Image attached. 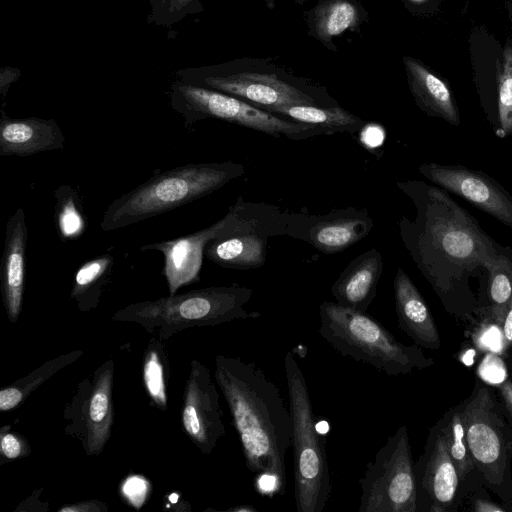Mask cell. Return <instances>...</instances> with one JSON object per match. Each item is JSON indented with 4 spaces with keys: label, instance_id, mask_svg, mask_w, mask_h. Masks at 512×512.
<instances>
[{
    "label": "cell",
    "instance_id": "6da1fadb",
    "mask_svg": "<svg viewBox=\"0 0 512 512\" xmlns=\"http://www.w3.org/2000/svg\"><path fill=\"white\" fill-rule=\"evenodd\" d=\"M413 200L416 219L402 221V238L419 270L439 293L488 269L501 251L478 221L441 187L411 181L399 184Z\"/></svg>",
    "mask_w": 512,
    "mask_h": 512
},
{
    "label": "cell",
    "instance_id": "7a4b0ae2",
    "mask_svg": "<svg viewBox=\"0 0 512 512\" xmlns=\"http://www.w3.org/2000/svg\"><path fill=\"white\" fill-rule=\"evenodd\" d=\"M214 378L228 405L250 472L286 489V453L291 445L290 410L276 384L253 361L217 355Z\"/></svg>",
    "mask_w": 512,
    "mask_h": 512
},
{
    "label": "cell",
    "instance_id": "3957f363",
    "mask_svg": "<svg viewBox=\"0 0 512 512\" xmlns=\"http://www.w3.org/2000/svg\"><path fill=\"white\" fill-rule=\"evenodd\" d=\"M234 162L189 163L156 172L107 207L100 227L109 232L163 214L220 189L242 175Z\"/></svg>",
    "mask_w": 512,
    "mask_h": 512
},
{
    "label": "cell",
    "instance_id": "277c9868",
    "mask_svg": "<svg viewBox=\"0 0 512 512\" xmlns=\"http://www.w3.org/2000/svg\"><path fill=\"white\" fill-rule=\"evenodd\" d=\"M252 295L253 289L238 284L207 287L129 304L116 311L112 320L136 323L166 341L190 328L259 318V312L245 309Z\"/></svg>",
    "mask_w": 512,
    "mask_h": 512
},
{
    "label": "cell",
    "instance_id": "5b68a950",
    "mask_svg": "<svg viewBox=\"0 0 512 512\" xmlns=\"http://www.w3.org/2000/svg\"><path fill=\"white\" fill-rule=\"evenodd\" d=\"M319 315L321 337L345 357L367 363L389 376L406 374L429 364L418 348L399 342L366 312L324 301Z\"/></svg>",
    "mask_w": 512,
    "mask_h": 512
},
{
    "label": "cell",
    "instance_id": "8992f818",
    "mask_svg": "<svg viewBox=\"0 0 512 512\" xmlns=\"http://www.w3.org/2000/svg\"><path fill=\"white\" fill-rule=\"evenodd\" d=\"M292 419L294 497L298 512H322L331 493L325 439L317 429L308 385L293 353L284 358Z\"/></svg>",
    "mask_w": 512,
    "mask_h": 512
},
{
    "label": "cell",
    "instance_id": "52a82bcc",
    "mask_svg": "<svg viewBox=\"0 0 512 512\" xmlns=\"http://www.w3.org/2000/svg\"><path fill=\"white\" fill-rule=\"evenodd\" d=\"M170 105L183 117L186 127L200 120L216 118L294 140L329 133L318 125L284 119L238 97L182 80L170 89Z\"/></svg>",
    "mask_w": 512,
    "mask_h": 512
},
{
    "label": "cell",
    "instance_id": "ba28073f",
    "mask_svg": "<svg viewBox=\"0 0 512 512\" xmlns=\"http://www.w3.org/2000/svg\"><path fill=\"white\" fill-rule=\"evenodd\" d=\"M359 512H415L417 487L407 429L401 426L359 480Z\"/></svg>",
    "mask_w": 512,
    "mask_h": 512
},
{
    "label": "cell",
    "instance_id": "9c48e42d",
    "mask_svg": "<svg viewBox=\"0 0 512 512\" xmlns=\"http://www.w3.org/2000/svg\"><path fill=\"white\" fill-rule=\"evenodd\" d=\"M114 369L113 359L103 362L78 384L64 410V431L80 442L87 456L100 455L112 435Z\"/></svg>",
    "mask_w": 512,
    "mask_h": 512
},
{
    "label": "cell",
    "instance_id": "30bf717a",
    "mask_svg": "<svg viewBox=\"0 0 512 512\" xmlns=\"http://www.w3.org/2000/svg\"><path fill=\"white\" fill-rule=\"evenodd\" d=\"M181 425L185 435L204 455L211 454L225 435L216 385L209 368L196 359L190 362L183 392Z\"/></svg>",
    "mask_w": 512,
    "mask_h": 512
},
{
    "label": "cell",
    "instance_id": "8fae6325",
    "mask_svg": "<svg viewBox=\"0 0 512 512\" xmlns=\"http://www.w3.org/2000/svg\"><path fill=\"white\" fill-rule=\"evenodd\" d=\"M244 207L239 199L221 220L205 229L140 247L141 251H159L164 256L162 274L166 279L169 295L176 294L183 286L199 282L206 245L236 227L244 216Z\"/></svg>",
    "mask_w": 512,
    "mask_h": 512
},
{
    "label": "cell",
    "instance_id": "7c38bea8",
    "mask_svg": "<svg viewBox=\"0 0 512 512\" xmlns=\"http://www.w3.org/2000/svg\"><path fill=\"white\" fill-rule=\"evenodd\" d=\"M182 81L238 97L266 111L288 105H318L311 94L278 73L243 70L185 77Z\"/></svg>",
    "mask_w": 512,
    "mask_h": 512
},
{
    "label": "cell",
    "instance_id": "4fadbf2b",
    "mask_svg": "<svg viewBox=\"0 0 512 512\" xmlns=\"http://www.w3.org/2000/svg\"><path fill=\"white\" fill-rule=\"evenodd\" d=\"M419 173L512 228V195L482 171L461 165L424 163Z\"/></svg>",
    "mask_w": 512,
    "mask_h": 512
},
{
    "label": "cell",
    "instance_id": "5bb4252c",
    "mask_svg": "<svg viewBox=\"0 0 512 512\" xmlns=\"http://www.w3.org/2000/svg\"><path fill=\"white\" fill-rule=\"evenodd\" d=\"M28 229L23 208L8 218L0 265V287L8 319L17 322L23 304Z\"/></svg>",
    "mask_w": 512,
    "mask_h": 512
},
{
    "label": "cell",
    "instance_id": "9a60e30c",
    "mask_svg": "<svg viewBox=\"0 0 512 512\" xmlns=\"http://www.w3.org/2000/svg\"><path fill=\"white\" fill-rule=\"evenodd\" d=\"M65 136L54 119L11 118L1 110L0 156H31L62 150Z\"/></svg>",
    "mask_w": 512,
    "mask_h": 512
},
{
    "label": "cell",
    "instance_id": "2e32d148",
    "mask_svg": "<svg viewBox=\"0 0 512 512\" xmlns=\"http://www.w3.org/2000/svg\"><path fill=\"white\" fill-rule=\"evenodd\" d=\"M256 226L244 215L236 227L209 241L204 255L229 269L247 270L263 266L267 255V236L261 235Z\"/></svg>",
    "mask_w": 512,
    "mask_h": 512
},
{
    "label": "cell",
    "instance_id": "e0dca14e",
    "mask_svg": "<svg viewBox=\"0 0 512 512\" xmlns=\"http://www.w3.org/2000/svg\"><path fill=\"white\" fill-rule=\"evenodd\" d=\"M492 403L485 388L470 402L463 413L465 435L473 459L490 470L502 465L504 448L502 436L493 422Z\"/></svg>",
    "mask_w": 512,
    "mask_h": 512
},
{
    "label": "cell",
    "instance_id": "ac0fdd59",
    "mask_svg": "<svg viewBox=\"0 0 512 512\" xmlns=\"http://www.w3.org/2000/svg\"><path fill=\"white\" fill-rule=\"evenodd\" d=\"M382 271L381 253L372 248L351 260L332 285L331 293L338 304L366 312L376 296Z\"/></svg>",
    "mask_w": 512,
    "mask_h": 512
},
{
    "label": "cell",
    "instance_id": "d6986e66",
    "mask_svg": "<svg viewBox=\"0 0 512 512\" xmlns=\"http://www.w3.org/2000/svg\"><path fill=\"white\" fill-rule=\"evenodd\" d=\"M403 64L410 92L418 107L428 116L459 125V109L447 82L416 58L404 56Z\"/></svg>",
    "mask_w": 512,
    "mask_h": 512
},
{
    "label": "cell",
    "instance_id": "ffe728a7",
    "mask_svg": "<svg viewBox=\"0 0 512 512\" xmlns=\"http://www.w3.org/2000/svg\"><path fill=\"white\" fill-rule=\"evenodd\" d=\"M394 298L400 329L416 343L438 348L440 339L434 319L422 295L401 268L394 278Z\"/></svg>",
    "mask_w": 512,
    "mask_h": 512
},
{
    "label": "cell",
    "instance_id": "44dd1931",
    "mask_svg": "<svg viewBox=\"0 0 512 512\" xmlns=\"http://www.w3.org/2000/svg\"><path fill=\"white\" fill-rule=\"evenodd\" d=\"M420 487L430 500V511H443L451 505L458 487V473L448 450L445 429L435 435L433 445L423 462Z\"/></svg>",
    "mask_w": 512,
    "mask_h": 512
},
{
    "label": "cell",
    "instance_id": "7402d4cb",
    "mask_svg": "<svg viewBox=\"0 0 512 512\" xmlns=\"http://www.w3.org/2000/svg\"><path fill=\"white\" fill-rule=\"evenodd\" d=\"M373 221L363 211H339L318 218L308 230L306 240L326 254L341 252L364 238Z\"/></svg>",
    "mask_w": 512,
    "mask_h": 512
},
{
    "label": "cell",
    "instance_id": "603a6c76",
    "mask_svg": "<svg viewBox=\"0 0 512 512\" xmlns=\"http://www.w3.org/2000/svg\"><path fill=\"white\" fill-rule=\"evenodd\" d=\"M366 16L358 0H319L306 16L308 33L328 49L336 50L334 39L356 29Z\"/></svg>",
    "mask_w": 512,
    "mask_h": 512
},
{
    "label": "cell",
    "instance_id": "cb8c5ba5",
    "mask_svg": "<svg viewBox=\"0 0 512 512\" xmlns=\"http://www.w3.org/2000/svg\"><path fill=\"white\" fill-rule=\"evenodd\" d=\"M114 263L113 256L104 253L84 262L77 269L70 296L81 312H90L98 306L104 288L111 279Z\"/></svg>",
    "mask_w": 512,
    "mask_h": 512
},
{
    "label": "cell",
    "instance_id": "d4e9b609",
    "mask_svg": "<svg viewBox=\"0 0 512 512\" xmlns=\"http://www.w3.org/2000/svg\"><path fill=\"white\" fill-rule=\"evenodd\" d=\"M278 116H285L301 123L318 125L329 133H354L365 125L358 116L341 107L323 108L318 105H288L269 110Z\"/></svg>",
    "mask_w": 512,
    "mask_h": 512
},
{
    "label": "cell",
    "instance_id": "484cf974",
    "mask_svg": "<svg viewBox=\"0 0 512 512\" xmlns=\"http://www.w3.org/2000/svg\"><path fill=\"white\" fill-rule=\"evenodd\" d=\"M170 362L165 341L152 335L142 361L143 385L152 404L161 411L168 408L167 384Z\"/></svg>",
    "mask_w": 512,
    "mask_h": 512
},
{
    "label": "cell",
    "instance_id": "4316f807",
    "mask_svg": "<svg viewBox=\"0 0 512 512\" xmlns=\"http://www.w3.org/2000/svg\"><path fill=\"white\" fill-rule=\"evenodd\" d=\"M83 350H74L61 354L44 362L40 367L31 371L12 384L0 390V410L10 411L24 402L40 385L51 378L61 369L77 361Z\"/></svg>",
    "mask_w": 512,
    "mask_h": 512
},
{
    "label": "cell",
    "instance_id": "83f0119b",
    "mask_svg": "<svg viewBox=\"0 0 512 512\" xmlns=\"http://www.w3.org/2000/svg\"><path fill=\"white\" fill-rule=\"evenodd\" d=\"M54 198V221L59 239L63 242L77 240L87 226L78 192L73 186L63 184L55 190Z\"/></svg>",
    "mask_w": 512,
    "mask_h": 512
},
{
    "label": "cell",
    "instance_id": "f1b7e54d",
    "mask_svg": "<svg viewBox=\"0 0 512 512\" xmlns=\"http://www.w3.org/2000/svg\"><path fill=\"white\" fill-rule=\"evenodd\" d=\"M494 132L499 138L512 135V43L503 50L497 80Z\"/></svg>",
    "mask_w": 512,
    "mask_h": 512
},
{
    "label": "cell",
    "instance_id": "f546056e",
    "mask_svg": "<svg viewBox=\"0 0 512 512\" xmlns=\"http://www.w3.org/2000/svg\"><path fill=\"white\" fill-rule=\"evenodd\" d=\"M489 273V295L494 314L502 318L512 300V251L502 247Z\"/></svg>",
    "mask_w": 512,
    "mask_h": 512
},
{
    "label": "cell",
    "instance_id": "4dcf8cb0",
    "mask_svg": "<svg viewBox=\"0 0 512 512\" xmlns=\"http://www.w3.org/2000/svg\"><path fill=\"white\" fill-rule=\"evenodd\" d=\"M444 429L450 456L456 467L458 477L462 480L473 468V457L466 441L463 414L455 412Z\"/></svg>",
    "mask_w": 512,
    "mask_h": 512
},
{
    "label": "cell",
    "instance_id": "1f68e13d",
    "mask_svg": "<svg viewBox=\"0 0 512 512\" xmlns=\"http://www.w3.org/2000/svg\"><path fill=\"white\" fill-rule=\"evenodd\" d=\"M150 492V482L138 474L128 476L120 486L121 496L135 509H140L144 505Z\"/></svg>",
    "mask_w": 512,
    "mask_h": 512
},
{
    "label": "cell",
    "instance_id": "d6a6232c",
    "mask_svg": "<svg viewBox=\"0 0 512 512\" xmlns=\"http://www.w3.org/2000/svg\"><path fill=\"white\" fill-rule=\"evenodd\" d=\"M198 0H154V16L161 23L171 24L185 14L193 12Z\"/></svg>",
    "mask_w": 512,
    "mask_h": 512
},
{
    "label": "cell",
    "instance_id": "836d02e7",
    "mask_svg": "<svg viewBox=\"0 0 512 512\" xmlns=\"http://www.w3.org/2000/svg\"><path fill=\"white\" fill-rule=\"evenodd\" d=\"M31 448L27 440L18 433L10 431V426H4L0 431V453L7 460L27 457Z\"/></svg>",
    "mask_w": 512,
    "mask_h": 512
},
{
    "label": "cell",
    "instance_id": "e575fe53",
    "mask_svg": "<svg viewBox=\"0 0 512 512\" xmlns=\"http://www.w3.org/2000/svg\"><path fill=\"white\" fill-rule=\"evenodd\" d=\"M482 380L491 385H501L507 379V369L496 353H488L478 367Z\"/></svg>",
    "mask_w": 512,
    "mask_h": 512
},
{
    "label": "cell",
    "instance_id": "d590c367",
    "mask_svg": "<svg viewBox=\"0 0 512 512\" xmlns=\"http://www.w3.org/2000/svg\"><path fill=\"white\" fill-rule=\"evenodd\" d=\"M477 346L492 353H500L504 348V338L501 329L496 325L482 328L475 337Z\"/></svg>",
    "mask_w": 512,
    "mask_h": 512
},
{
    "label": "cell",
    "instance_id": "8d00e7d4",
    "mask_svg": "<svg viewBox=\"0 0 512 512\" xmlns=\"http://www.w3.org/2000/svg\"><path fill=\"white\" fill-rule=\"evenodd\" d=\"M384 137L382 127L375 123H368L362 127L361 141L368 148H376L381 145Z\"/></svg>",
    "mask_w": 512,
    "mask_h": 512
},
{
    "label": "cell",
    "instance_id": "74e56055",
    "mask_svg": "<svg viewBox=\"0 0 512 512\" xmlns=\"http://www.w3.org/2000/svg\"><path fill=\"white\" fill-rule=\"evenodd\" d=\"M108 506L99 500H86L63 506L58 512H106Z\"/></svg>",
    "mask_w": 512,
    "mask_h": 512
},
{
    "label": "cell",
    "instance_id": "f35d334b",
    "mask_svg": "<svg viewBox=\"0 0 512 512\" xmlns=\"http://www.w3.org/2000/svg\"><path fill=\"white\" fill-rule=\"evenodd\" d=\"M474 510L477 512H500L503 511V508L492 502L479 499L475 502Z\"/></svg>",
    "mask_w": 512,
    "mask_h": 512
},
{
    "label": "cell",
    "instance_id": "ab89813d",
    "mask_svg": "<svg viewBox=\"0 0 512 512\" xmlns=\"http://www.w3.org/2000/svg\"><path fill=\"white\" fill-rule=\"evenodd\" d=\"M502 395L505 399L506 405L512 414V383L504 381L500 386Z\"/></svg>",
    "mask_w": 512,
    "mask_h": 512
},
{
    "label": "cell",
    "instance_id": "60d3db41",
    "mask_svg": "<svg viewBox=\"0 0 512 512\" xmlns=\"http://www.w3.org/2000/svg\"><path fill=\"white\" fill-rule=\"evenodd\" d=\"M474 355H475L474 350H468L462 357L463 363L468 366L471 365L474 361Z\"/></svg>",
    "mask_w": 512,
    "mask_h": 512
},
{
    "label": "cell",
    "instance_id": "b9f144b4",
    "mask_svg": "<svg viewBox=\"0 0 512 512\" xmlns=\"http://www.w3.org/2000/svg\"><path fill=\"white\" fill-rule=\"evenodd\" d=\"M267 3L275 2L276 0H265ZM297 1L298 3L302 2V0H293Z\"/></svg>",
    "mask_w": 512,
    "mask_h": 512
},
{
    "label": "cell",
    "instance_id": "7bdbcfd3",
    "mask_svg": "<svg viewBox=\"0 0 512 512\" xmlns=\"http://www.w3.org/2000/svg\"><path fill=\"white\" fill-rule=\"evenodd\" d=\"M152 1H153V0H151V2H152Z\"/></svg>",
    "mask_w": 512,
    "mask_h": 512
},
{
    "label": "cell",
    "instance_id": "ee69618b",
    "mask_svg": "<svg viewBox=\"0 0 512 512\" xmlns=\"http://www.w3.org/2000/svg\"><path fill=\"white\" fill-rule=\"evenodd\" d=\"M154 1V0H153Z\"/></svg>",
    "mask_w": 512,
    "mask_h": 512
}]
</instances>
